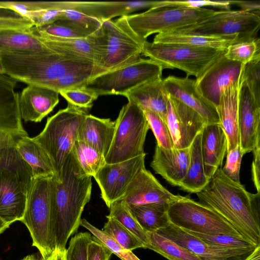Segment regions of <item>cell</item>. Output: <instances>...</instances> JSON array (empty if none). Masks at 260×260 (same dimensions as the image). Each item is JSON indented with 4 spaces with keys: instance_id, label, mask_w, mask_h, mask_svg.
Here are the masks:
<instances>
[{
    "instance_id": "3",
    "label": "cell",
    "mask_w": 260,
    "mask_h": 260,
    "mask_svg": "<svg viewBox=\"0 0 260 260\" xmlns=\"http://www.w3.org/2000/svg\"><path fill=\"white\" fill-rule=\"evenodd\" d=\"M0 56L6 75L27 85L45 87L58 93L66 89L67 75L97 66L92 62L56 52L7 53H0Z\"/></svg>"
},
{
    "instance_id": "8",
    "label": "cell",
    "mask_w": 260,
    "mask_h": 260,
    "mask_svg": "<svg viewBox=\"0 0 260 260\" xmlns=\"http://www.w3.org/2000/svg\"><path fill=\"white\" fill-rule=\"evenodd\" d=\"M167 213L170 223L184 230L208 235L223 234L243 238L220 214L186 196L178 194L176 199L168 204Z\"/></svg>"
},
{
    "instance_id": "14",
    "label": "cell",
    "mask_w": 260,
    "mask_h": 260,
    "mask_svg": "<svg viewBox=\"0 0 260 260\" xmlns=\"http://www.w3.org/2000/svg\"><path fill=\"white\" fill-rule=\"evenodd\" d=\"M145 153L135 158L115 164H106L93 177L101 189V197L110 208L121 200L133 179L145 167Z\"/></svg>"
},
{
    "instance_id": "41",
    "label": "cell",
    "mask_w": 260,
    "mask_h": 260,
    "mask_svg": "<svg viewBox=\"0 0 260 260\" xmlns=\"http://www.w3.org/2000/svg\"><path fill=\"white\" fill-rule=\"evenodd\" d=\"M80 225L90 232L94 239L104 244L121 260H140L132 251L124 248L109 235L92 225L85 219H81Z\"/></svg>"
},
{
    "instance_id": "31",
    "label": "cell",
    "mask_w": 260,
    "mask_h": 260,
    "mask_svg": "<svg viewBox=\"0 0 260 260\" xmlns=\"http://www.w3.org/2000/svg\"><path fill=\"white\" fill-rule=\"evenodd\" d=\"M15 147L30 168L33 178H55V171L49 156L32 138L28 136L21 137Z\"/></svg>"
},
{
    "instance_id": "34",
    "label": "cell",
    "mask_w": 260,
    "mask_h": 260,
    "mask_svg": "<svg viewBox=\"0 0 260 260\" xmlns=\"http://www.w3.org/2000/svg\"><path fill=\"white\" fill-rule=\"evenodd\" d=\"M168 204L155 203L127 206L142 228L148 233L155 232L170 224L167 213Z\"/></svg>"
},
{
    "instance_id": "47",
    "label": "cell",
    "mask_w": 260,
    "mask_h": 260,
    "mask_svg": "<svg viewBox=\"0 0 260 260\" xmlns=\"http://www.w3.org/2000/svg\"><path fill=\"white\" fill-rule=\"evenodd\" d=\"M34 25L28 19L9 9L0 7V31L27 29Z\"/></svg>"
},
{
    "instance_id": "45",
    "label": "cell",
    "mask_w": 260,
    "mask_h": 260,
    "mask_svg": "<svg viewBox=\"0 0 260 260\" xmlns=\"http://www.w3.org/2000/svg\"><path fill=\"white\" fill-rule=\"evenodd\" d=\"M184 231L197 236L208 244L220 247L238 249L256 246L243 238H238L223 234L208 235L186 230Z\"/></svg>"
},
{
    "instance_id": "39",
    "label": "cell",
    "mask_w": 260,
    "mask_h": 260,
    "mask_svg": "<svg viewBox=\"0 0 260 260\" xmlns=\"http://www.w3.org/2000/svg\"><path fill=\"white\" fill-rule=\"evenodd\" d=\"M28 30L32 34L43 38H81L89 36L60 20L44 26H32Z\"/></svg>"
},
{
    "instance_id": "54",
    "label": "cell",
    "mask_w": 260,
    "mask_h": 260,
    "mask_svg": "<svg viewBox=\"0 0 260 260\" xmlns=\"http://www.w3.org/2000/svg\"><path fill=\"white\" fill-rule=\"evenodd\" d=\"M231 5L239 7L246 12L255 13L260 15V2L256 1H230Z\"/></svg>"
},
{
    "instance_id": "4",
    "label": "cell",
    "mask_w": 260,
    "mask_h": 260,
    "mask_svg": "<svg viewBox=\"0 0 260 260\" xmlns=\"http://www.w3.org/2000/svg\"><path fill=\"white\" fill-rule=\"evenodd\" d=\"M87 111L68 103V106L48 117L43 131L32 139L49 156L60 182L62 169L77 139L79 127Z\"/></svg>"
},
{
    "instance_id": "24",
    "label": "cell",
    "mask_w": 260,
    "mask_h": 260,
    "mask_svg": "<svg viewBox=\"0 0 260 260\" xmlns=\"http://www.w3.org/2000/svg\"><path fill=\"white\" fill-rule=\"evenodd\" d=\"M189 155V147L165 148L156 144L150 167L169 183L179 186L187 172Z\"/></svg>"
},
{
    "instance_id": "7",
    "label": "cell",
    "mask_w": 260,
    "mask_h": 260,
    "mask_svg": "<svg viewBox=\"0 0 260 260\" xmlns=\"http://www.w3.org/2000/svg\"><path fill=\"white\" fill-rule=\"evenodd\" d=\"M216 11L206 8L162 7L125 16L132 30L142 41L150 35L175 31L200 22Z\"/></svg>"
},
{
    "instance_id": "27",
    "label": "cell",
    "mask_w": 260,
    "mask_h": 260,
    "mask_svg": "<svg viewBox=\"0 0 260 260\" xmlns=\"http://www.w3.org/2000/svg\"><path fill=\"white\" fill-rule=\"evenodd\" d=\"M242 80L225 89L216 108L219 125L227 140V152L240 144L238 123L239 92Z\"/></svg>"
},
{
    "instance_id": "9",
    "label": "cell",
    "mask_w": 260,
    "mask_h": 260,
    "mask_svg": "<svg viewBox=\"0 0 260 260\" xmlns=\"http://www.w3.org/2000/svg\"><path fill=\"white\" fill-rule=\"evenodd\" d=\"M100 31L102 55L99 68L110 71L141 58L145 42L141 41L131 28L125 16L114 21L102 22Z\"/></svg>"
},
{
    "instance_id": "29",
    "label": "cell",
    "mask_w": 260,
    "mask_h": 260,
    "mask_svg": "<svg viewBox=\"0 0 260 260\" xmlns=\"http://www.w3.org/2000/svg\"><path fill=\"white\" fill-rule=\"evenodd\" d=\"M124 96L128 101L137 104L143 110H149L155 112L167 124L168 97L164 89L161 77L131 90Z\"/></svg>"
},
{
    "instance_id": "15",
    "label": "cell",
    "mask_w": 260,
    "mask_h": 260,
    "mask_svg": "<svg viewBox=\"0 0 260 260\" xmlns=\"http://www.w3.org/2000/svg\"><path fill=\"white\" fill-rule=\"evenodd\" d=\"M48 8L73 10L94 18L101 22L146 8L165 7V1L131 2L47 1Z\"/></svg>"
},
{
    "instance_id": "11",
    "label": "cell",
    "mask_w": 260,
    "mask_h": 260,
    "mask_svg": "<svg viewBox=\"0 0 260 260\" xmlns=\"http://www.w3.org/2000/svg\"><path fill=\"white\" fill-rule=\"evenodd\" d=\"M162 68L150 59L139 58L120 68L100 74L82 87L101 95H124L131 90L161 77Z\"/></svg>"
},
{
    "instance_id": "21",
    "label": "cell",
    "mask_w": 260,
    "mask_h": 260,
    "mask_svg": "<svg viewBox=\"0 0 260 260\" xmlns=\"http://www.w3.org/2000/svg\"><path fill=\"white\" fill-rule=\"evenodd\" d=\"M163 85L168 95L197 112L207 124H219L216 108L200 94L195 80L171 75L163 79Z\"/></svg>"
},
{
    "instance_id": "53",
    "label": "cell",
    "mask_w": 260,
    "mask_h": 260,
    "mask_svg": "<svg viewBox=\"0 0 260 260\" xmlns=\"http://www.w3.org/2000/svg\"><path fill=\"white\" fill-rule=\"evenodd\" d=\"M253 159L251 165L252 179L257 192H260L259 168H260V144L255 146L252 151Z\"/></svg>"
},
{
    "instance_id": "44",
    "label": "cell",
    "mask_w": 260,
    "mask_h": 260,
    "mask_svg": "<svg viewBox=\"0 0 260 260\" xmlns=\"http://www.w3.org/2000/svg\"><path fill=\"white\" fill-rule=\"evenodd\" d=\"M148 123L157 142V145L165 148H174L173 140L168 127L166 123L155 112L143 110Z\"/></svg>"
},
{
    "instance_id": "16",
    "label": "cell",
    "mask_w": 260,
    "mask_h": 260,
    "mask_svg": "<svg viewBox=\"0 0 260 260\" xmlns=\"http://www.w3.org/2000/svg\"><path fill=\"white\" fill-rule=\"evenodd\" d=\"M32 179L14 171H0V217L9 226L23 218Z\"/></svg>"
},
{
    "instance_id": "38",
    "label": "cell",
    "mask_w": 260,
    "mask_h": 260,
    "mask_svg": "<svg viewBox=\"0 0 260 260\" xmlns=\"http://www.w3.org/2000/svg\"><path fill=\"white\" fill-rule=\"evenodd\" d=\"M224 56L243 64L260 58V41L258 38L236 42L226 48Z\"/></svg>"
},
{
    "instance_id": "25",
    "label": "cell",
    "mask_w": 260,
    "mask_h": 260,
    "mask_svg": "<svg viewBox=\"0 0 260 260\" xmlns=\"http://www.w3.org/2000/svg\"><path fill=\"white\" fill-rule=\"evenodd\" d=\"M41 38L55 52L89 61L97 66L101 60L102 48L99 29L86 38Z\"/></svg>"
},
{
    "instance_id": "23",
    "label": "cell",
    "mask_w": 260,
    "mask_h": 260,
    "mask_svg": "<svg viewBox=\"0 0 260 260\" xmlns=\"http://www.w3.org/2000/svg\"><path fill=\"white\" fill-rule=\"evenodd\" d=\"M59 93L45 87L29 84L19 94L18 105L21 119L25 122H41L59 103Z\"/></svg>"
},
{
    "instance_id": "59",
    "label": "cell",
    "mask_w": 260,
    "mask_h": 260,
    "mask_svg": "<svg viewBox=\"0 0 260 260\" xmlns=\"http://www.w3.org/2000/svg\"><path fill=\"white\" fill-rule=\"evenodd\" d=\"M5 70L3 64V62L2 61V59L0 56V75H5Z\"/></svg>"
},
{
    "instance_id": "51",
    "label": "cell",
    "mask_w": 260,
    "mask_h": 260,
    "mask_svg": "<svg viewBox=\"0 0 260 260\" xmlns=\"http://www.w3.org/2000/svg\"><path fill=\"white\" fill-rule=\"evenodd\" d=\"M166 7H186L201 8L205 6L218 7L225 10H230V1H165Z\"/></svg>"
},
{
    "instance_id": "42",
    "label": "cell",
    "mask_w": 260,
    "mask_h": 260,
    "mask_svg": "<svg viewBox=\"0 0 260 260\" xmlns=\"http://www.w3.org/2000/svg\"><path fill=\"white\" fill-rule=\"evenodd\" d=\"M61 11L58 20L72 25L87 36L93 34L101 27L102 22L94 18L73 10Z\"/></svg>"
},
{
    "instance_id": "28",
    "label": "cell",
    "mask_w": 260,
    "mask_h": 260,
    "mask_svg": "<svg viewBox=\"0 0 260 260\" xmlns=\"http://www.w3.org/2000/svg\"><path fill=\"white\" fill-rule=\"evenodd\" d=\"M115 129V121L87 114L82 122L77 140L98 150L105 157L110 148Z\"/></svg>"
},
{
    "instance_id": "49",
    "label": "cell",
    "mask_w": 260,
    "mask_h": 260,
    "mask_svg": "<svg viewBox=\"0 0 260 260\" xmlns=\"http://www.w3.org/2000/svg\"><path fill=\"white\" fill-rule=\"evenodd\" d=\"M226 152L225 163L221 169L229 178L236 183H241L240 180L241 164L245 153L240 144Z\"/></svg>"
},
{
    "instance_id": "12",
    "label": "cell",
    "mask_w": 260,
    "mask_h": 260,
    "mask_svg": "<svg viewBox=\"0 0 260 260\" xmlns=\"http://www.w3.org/2000/svg\"><path fill=\"white\" fill-rule=\"evenodd\" d=\"M259 26V15L241 10H223L216 11L200 22L172 32L209 36L238 35L241 41L255 38Z\"/></svg>"
},
{
    "instance_id": "22",
    "label": "cell",
    "mask_w": 260,
    "mask_h": 260,
    "mask_svg": "<svg viewBox=\"0 0 260 260\" xmlns=\"http://www.w3.org/2000/svg\"><path fill=\"white\" fill-rule=\"evenodd\" d=\"M178 197L163 186L152 173L141 169L127 187L122 198L127 205L169 203Z\"/></svg>"
},
{
    "instance_id": "20",
    "label": "cell",
    "mask_w": 260,
    "mask_h": 260,
    "mask_svg": "<svg viewBox=\"0 0 260 260\" xmlns=\"http://www.w3.org/2000/svg\"><path fill=\"white\" fill-rule=\"evenodd\" d=\"M14 88L0 85V149L15 147L20 138L28 136L22 124L19 93Z\"/></svg>"
},
{
    "instance_id": "55",
    "label": "cell",
    "mask_w": 260,
    "mask_h": 260,
    "mask_svg": "<svg viewBox=\"0 0 260 260\" xmlns=\"http://www.w3.org/2000/svg\"><path fill=\"white\" fill-rule=\"evenodd\" d=\"M245 260H260V245L257 246Z\"/></svg>"
},
{
    "instance_id": "10",
    "label": "cell",
    "mask_w": 260,
    "mask_h": 260,
    "mask_svg": "<svg viewBox=\"0 0 260 260\" xmlns=\"http://www.w3.org/2000/svg\"><path fill=\"white\" fill-rule=\"evenodd\" d=\"M51 178H33L21 220L30 233L32 246L38 249L43 260H47L54 253L50 241Z\"/></svg>"
},
{
    "instance_id": "46",
    "label": "cell",
    "mask_w": 260,
    "mask_h": 260,
    "mask_svg": "<svg viewBox=\"0 0 260 260\" xmlns=\"http://www.w3.org/2000/svg\"><path fill=\"white\" fill-rule=\"evenodd\" d=\"M59 93L70 104L77 108L88 111L99 95L84 87L74 88L60 91Z\"/></svg>"
},
{
    "instance_id": "60",
    "label": "cell",
    "mask_w": 260,
    "mask_h": 260,
    "mask_svg": "<svg viewBox=\"0 0 260 260\" xmlns=\"http://www.w3.org/2000/svg\"><path fill=\"white\" fill-rule=\"evenodd\" d=\"M47 260H52L51 256H50L49 258H48Z\"/></svg>"
},
{
    "instance_id": "40",
    "label": "cell",
    "mask_w": 260,
    "mask_h": 260,
    "mask_svg": "<svg viewBox=\"0 0 260 260\" xmlns=\"http://www.w3.org/2000/svg\"><path fill=\"white\" fill-rule=\"evenodd\" d=\"M106 217L108 220L103 231L127 250L132 251L138 248H144L143 244L118 221L109 215Z\"/></svg>"
},
{
    "instance_id": "56",
    "label": "cell",
    "mask_w": 260,
    "mask_h": 260,
    "mask_svg": "<svg viewBox=\"0 0 260 260\" xmlns=\"http://www.w3.org/2000/svg\"><path fill=\"white\" fill-rule=\"evenodd\" d=\"M51 258L52 260H67L66 257V251L64 252H54L51 255Z\"/></svg>"
},
{
    "instance_id": "35",
    "label": "cell",
    "mask_w": 260,
    "mask_h": 260,
    "mask_svg": "<svg viewBox=\"0 0 260 260\" xmlns=\"http://www.w3.org/2000/svg\"><path fill=\"white\" fill-rule=\"evenodd\" d=\"M147 233L149 243L146 248L153 250L169 260H202L190 251L156 232Z\"/></svg>"
},
{
    "instance_id": "2",
    "label": "cell",
    "mask_w": 260,
    "mask_h": 260,
    "mask_svg": "<svg viewBox=\"0 0 260 260\" xmlns=\"http://www.w3.org/2000/svg\"><path fill=\"white\" fill-rule=\"evenodd\" d=\"M199 203L225 218L245 239L260 245V192H248L218 168L206 185L196 193Z\"/></svg>"
},
{
    "instance_id": "19",
    "label": "cell",
    "mask_w": 260,
    "mask_h": 260,
    "mask_svg": "<svg viewBox=\"0 0 260 260\" xmlns=\"http://www.w3.org/2000/svg\"><path fill=\"white\" fill-rule=\"evenodd\" d=\"M238 123L240 145L247 153L260 144V101L242 80L238 96Z\"/></svg>"
},
{
    "instance_id": "30",
    "label": "cell",
    "mask_w": 260,
    "mask_h": 260,
    "mask_svg": "<svg viewBox=\"0 0 260 260\" xmlns=\"http://www.w3.org/2000/svg\"><path fill=\"white\" fill-rule=\"evenodd\" d=\"M28 29L0 31V53L36 54L55 52L43 39L32 34Z\"/></svg>"
},
{
    "instance_id": "5",
    "label": "cell",
    "mask_w": 260,
    "mask_h": 260,
    "mask_svg": "<svg viewBox=\"0 0 260 260\" xmlns=\"http://www.w3.org/2000/svg\"><path fill=\"white\" fill-rule=\"evenodd\" d=\"M225 50L146 41L143 44L142 54L159 64L163 70L177 69L184 71L187 78L193 76L197 78Z\"/></svg>"
},
{
    "instance_id": "48",
    "label": "cell",
    "mask_w": 260,
    "mask_h": 260,
    "mask_svg": "<svg viewBox=\"0 0 260 260\" xmlns=\"http://www.w3.org/2000/svg\"><path fill=\"white\" fill-rule=\"evenodd\" d=\"M92 238L87 232H81L72 237L66 250L67 260H87V246Z\"/></svg>"
},
{
    "instance_id": "17",
    "label": "cell",
    "mask_w": 260,
    "mask_h": 260,
    "mask_svg": "<svg viewBox=\"0 0 260 260\" xmlns=\"http://www.w3.org/2000/svg\"><path fill=\"white\" fill-rule=\"evenodd\" d=\"M155 232L190 251L202 260H245L257 247L230 249L213 246L171 223Z\"/></svg>"
},
{
    "instance_id": "36",
    "label": "cell",
    "mask_w": 260,
    "mask_h": 260,
    "mask_svg": "<svg viewBox=\"0 0 260 260\" xmlns=\"http://www.w3.org/2000/svg\"><path fill=\"white\" fill-rule=\"evenodd\" d=\"M72 151L82 170L92 177L106 164L103 154L83 142L76 140Z\"/></svg>"
},
{
    "instance_id": "50",
    "label": "cell",
    "mask_w": 260,
    "mask_h": 260,
    "mask_svg": "<svg viewBox=\"0 0 260 260\" xmlns=\"http://www.w3.org/2000/svg\"><path fill=\"white\" fill-rule=\"evenodd\" d=\"M243 81L254 97L260 101V58L244 65Z\"/></svg>"
},
{
    "instance_id": "18",
    "label": "cell",
    "mask_w": 260,
    "mask_h": 260,
    "mask_svg": "<svg viewBox=\"0 0 260 260\" xmlns=\"http://www.w3.org/2000/svg\"><path fill=\"white\" fill-rule=\"evenodd\" d=\"M168 97L167 125L174 148H188L207 124L193 109L173 97Z\"/></svg>"
},
{
    "instance_id": "43",
    "label": "cell",
    "mask_w": 260,
    "mask_h": 260,
    "mask_svg": "<svg viewBox=\"0 0 260 260\" xmlns=\"http://www.w3.org/2000/svg\"><path fill=\"white\" fill-rule=\"evenodd\" d=\"M10 170L28 178L33 179L32 171L16 147L0 149V171Z\"/></svg>"
},
{
    "instance_id": "58",
    "label": "cell",
    "mask_w": 260,
    "mask_h": 260,
    "mask_svg": "<svg viewBox=\"0 0 260 260\" xmlns=\"http://www.w3.org/2000/svg\"><path fill=\"white\" fill-rule=\"evenodd\" d=\"M21 260H40L38 258H37L35 255H28L24 257ZM42 260H43V259Z\"/></svg>"
},
{
    "instance_id": "57",
    "label": "cell",
    "mask_w": 260,
    "mask_h": 260,
    "mask_svg": "<svg viewBox=\"0 0 260 260\" xmlns=\"http://www.w3.org/2000/svg\"><path fill=\"white\" fill-rule=\"evenodd\" d=\"M9 226L0 217V235L4 232L7 229L9 228Z\"/></svg>"
},
{
    "instance_id": "52",
    "label": "cell",
    "mask_w": 260,
    "mask_h": 260,
    "mask_svg": "<svg viewBox=\"0 0 260 260\" xmlns=\"http://www.w3.org/2000/svg\"><path fill=\"white\" fill-rule=\"evenodd\" d=\"M112 252L92 237L87 246V260H109Z\"/></svg>"
},
{
    "instance_id": "33",
    "label": "cell",
    "mask_w": 260,
    "mask_h": 260,
    "mask_svg": "<svg viewBox=\"0 0 260 260\" xmlns=\"http://www.w3.org/2000/svg\"><path fill=\"white\" fill-rule=\"evenodd\" d=\"M202 132L194 138L189 146V161L186 174L178 187L191 193L201 191L209 179L205 175L201 149Z\"/></svg>"
},
{
    "instance_id": "6",
    "label": "cell",
    "mask_w": 260,
    "mask_h": 260,
    "mask_svg": "<svg viewBox=\"0 0 260 260\" xmlns=\"http://www.w3.org/2000/svg\"><path fill=\"white\" fill-rule=\"evenodd\" d=\"M149 128L143 110L128 101L115 121L113 140L105 157L106 164L120 162L145 153L144 145Z\"/></svg>"
},
{
    "instance_id": "26",
    "label": "cell",
    "mask_w": 260,
    "mask_h": 260,
    "mask_svg": "<svg viewBox=\"0 0 260 260\" xmlns=\"http://www.w3.org/2000/svg\"><path fill=\"white\" fill-rule=\"evenodd\" d=\"M202 154L205 176L209 180L221 167L227 152V140L219 124L205 126L202 131Z\"/></svg>"
},
{
    "instance_id": "1",
    "label": "cell",
    "mask_w": 260,
    "mask_h": 260,
    "mask_svg": "<svg viewBox=\"0 0 260 260\" xmlns=\"http://www.w3.org/2000/svg\"><path fill=\"white\" fill-rule=\"evenodd\" d=\"M92 177L81 169L72 150L62 169L60 182L50 184V241L53 252H64L69 238L77 233L92 190Z\"/></svg>"
},
{
    "instance_id": "37",
    "label": "cell",
    "mask_w": 260,
    "mask_h": 260,
    "mask_svg": "<svg viewBox=\"0 0 260 260\" xmlns=\"http://www.w3.org/2000/svg\"><path fill=\"white\" fill-rule=\"evenodd\" d=\"M108 215L114 217L136 237L144 245V248L149 243L147 233L142 228L132 214L128 206L122 201L114 202L110 207Z\"/></svg>"
},
{
    "instance_id": "13",
    "label": "cell",
    "mask_w": 260,
    "mask_h": 260,
    "mask_svg": "<svg viewBox=\"0 0 260 260\" xmlns=\"http://www.w3.org/2000/svg\"><path fill=\"white\" fill-rule=\"evenodd\" d=\"M224 53L195 80L199 92L216 108L223 91L243 79L245 64L228 59Z\"/></svg>"
},
{
    "instance_id": "32",
    "label": "cell",
    "mask_w": 260,
    "mask_h": 260,
    "mask_svg": "<svg viewBox=\"0 0 260 260\" xmlns=\"http://www.w3.org/2000/svg\"><path fill=\"white\" fill-rule=\"evenodd\" d=\"M238 41V35L209 36L170 32L157 34L153 42L184 44L225 50L229 46Z\"/></svg>"
}]
</instances>
